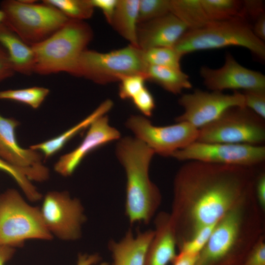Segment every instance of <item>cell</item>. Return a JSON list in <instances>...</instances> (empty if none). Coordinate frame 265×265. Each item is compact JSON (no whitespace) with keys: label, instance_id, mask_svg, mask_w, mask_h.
I'll list each match as a JSON object with an SVG mask.
<instances>
[{"label":"cell","instance_id":"1","mask_svg":"<svg viewBox=\"0 0 265 265\" xmlns=\"http://www.w3.org/2000/svg\"><path fill=\"white\" fill-rule=\"evenodd\" d=\"M253 168L187 161L174 181L169 214L179 245L254 192Z\"/></svg>","mask_w":265,"mask_h":265},{"label":"cell","instance_id":"2","mask_svg":"<svg viewBox=\"0 0 265 265\" xmlns=\"http://www.w3.org/2000/svg\"><path fill=\"white\" fill-rule=\"evenodd\" d=\"M115 154L126 175L125 215L131 225L148 224L161 200L160 191L149 176L155 153L137 138L126 136L118 140Z\"/></svg>","mask_w":265,"mask_h":265},{"label":"cell","instance_id":"3","mask_svg":"<svg viewBox=\"0 0 265 265\" xmlns=\"http://www.w3.org/2000/svg\"><path fill=\"white\" fill-rule=\"evenodd\" d=\"M254 197H246L217 222L195 265H242L260 238L259 219L248 214Z\"/></svg>","mask_w":265,"mask_h":265},{"label":"cell","instance_id":"4","mask_svg":"<svg viewBox=\"0 0 265 265\" xmlns=\"http://www.w3.org/2000/svg\"><path fill=\"white\" fill-rule=\"evenodd\" d=\"M93 36L87 23L69 19L49 37L31 46L35 56L34 73L42 75L62 72L70 74Z\"/></svg>","mask_w":265,"mask_h":265},{"label":"cell","instance_id":"5","mask_svg":"<svg viewBox=\"0 0 265 265\" xmlns=\"http://www.w3.org/2000/svg\"><path fill=\"white\" fill-rule=\"evenodd\" d=\"M238 46L249 50L260 60L265 59V44L253 33L243 18L211 22L206 26L188 30L174 47L182 56L198 51Z\"/></svg>","mask_w":265,"mask_h":265},{"label":"cell","instance_id":"6","mask_svg":"<svg viewBox=\"0 0 265 265\" xmlns=\"http://www.w3.org/2000/svg\"><path fill=\"white\" fill-rule=\"evenodd\" d=\"M53 238L40 208L28 204L15 189L0 194V245L15 248L29 239L50 240Z\"/></svg>","mask_w":265,"mask_h":265},{"label":"cell","instance_id":"7","mask_svg":"<svg viewBox=\"0 0 265 265\" xmlns=\"http://www.w3.org/2000/svg\"><path fill=\"white\" fill-rule=\"evenodd\" d=\"M147 67L142 50L130 44L108 53L86 49L79 57L70 74L105 84L120 81L129 75H145Z\"/></svg>","mask_w":265,"mask_h":265},{"label":"cell","instance_id":"8","mask_svg":"<svg viewBox=\"0 0 265 265\" xmlns=\"http://www.w3.org/2000/svg\"><path fill=\"white\" fill-rule=\"evenodd\" d=\"M35 1L5 0L0 3L4 24L30 46L49 37L69 20L55 7Z\"/></svg>","mask_w":265,"mask_h":265},{"label":"cell","instance_id":"9","mask_svg":"<svg viewBox=\"0 0 265 265\" xmlns=\"http://www.w3.org/2000/svg\"><path fill=\"white\" fill-rule=\"evenodd\" d=\"M265 141V119L245 106L231 107L199 129L197 140L254 145H262Z\"/></svg>","mask_w":265,"mask_h":265},{"label":"cell","instance_id":"10","mask_svg":"<svg viewBox=\"0 0 265 265\" xmlns=\"http://www.w3.org/2000/svg\"><path fill=\"white\" fill-rule=\"evenodd\" d=\"M180 161L254 167L265 159V147L246 144L195 141L171 156Z\"/></svg>","mask_w":265,"mask_h":265},{"label":"cell","instance_id":"11","mask_svg":"<svg viewBox=\"0 0 265 265\" xmlns=\"http://www.w3.org/2000/svg\"><path fill=\"white\" fill-rule=\"evenodd\" d=\"M126 126L155 154L164 157H171L175 152L196 141L199 135V129L188 123L156 126L146 117L138 115L129 117Z\"/></svg>","mask_w":265,"mask_h":265},{"label":"cell","instance_id":"12","mask_svg":"<svg viewBox=\"0 0 265 265\" xmlns=\"http://www.w3.org/2000/svg\"><path fill=\"white\" fill-rule=\"evenodd\" d=\"M40 210L45 225L53 237L65 241L81 238L86 220L84 207L79 199L72 198L68 192H48Z\"/></svg>","mask_w":265,"mask_h":265},{"label":"cell","instance_id":"13","mask_svg":"<svg viewBox=\"0 0 265 265\" xmlns=\"http://www.w3.org/2000/svg\"><path fill=\"white\" fill-rule=\"evenodd\" d=\"M178 103L184 112L175 121L188 123L198 129L215 120L231 107L245 106L243 95L238 91L228 94L197 89L192 93L183 94Z\"/></svg>","mask_w":265,"mask_h":265},{"label":"cell","instance_id":"14","mask_svg":"<svg viewBox=\"0 0 265 265\" xmlns=\"http://www.w3.org/2000/svg\"><path fill=\"white\" fill-rule=\"evenodd\" d=\"M18 121L0 114V157L23 173L30 181L42 182L48 180L50 171L42 162L39 152L25 149L18 144L16 129Z\"/></svg>","mask_w":265,"mask_h":265},{"label":"cell","instance_id":"15","mask_svg":"<svg viewBox=\"0 0 265 265\" xmlns=\"http://www.w3.org/2000/svg\"><path fill=\"white\" fill-rule=\"evenodd\" d=\"M200 74L204 84L211 91L265 90V75L242 66L229 53L222 67L212 69L203 66Z\"/></svg>","mask_w":265,"mask_h":265},{"label":"cell","instance_id":"16","mask_svg":"<svg viewBox=\"0 0 265 265\" xmlns=\"http://www.w3.org/2000/svg\"><path fill=\"white\" fill-rule=\"evenodd\" d=\"M120 138L119 131L109 124L107 116H102L90 124L84 138L77 147L60 157L54 164V170L64 177L70 176L90 152Z\"/></svg>","mask_w":265,"mask_h":265},{"label":"cell","instance_id":"17","mask_svg":"<svg viewBox=\"0 0 265 265\" xmlns=\"http://www.w3.org/2000/svg\"><path fill=\"white\" fill-rule=\"evenodd\" d=\"M188 30L186 26L172 13L138 24L137 39L142 50L157 47L174 48Z\"/></svg>","mask_w":265,"mask_h":265},{"label":"cell","instance_id":"18","mask_svg":"<svg viewBox=\"0 0 265 265\" xmlns=\"http://www.w3.org/2000/svg\"><path fill=\"white\" fill-rule=\"evenodd\" d=\"M154 235L148 247L144 265H167L177 254V238L169 214L161 212L155 219Z\"/></svg>","mask_w":265,"mask_h":265},{"label":"cell","instance_id":"19","mask_svg":"<svg viewBox=\"0 0 265 265\" xmlns=\"http://www.w3.org/2000/svg\"><path fill=\"white\" fill-rule=\"evenodd\" d=\"M154 235V230L138 231L134 235L129 229L119 241L111 239L108 248L111 254L112 265H144L146 252Z\"/></svg>","mask_w":265,"mask_h":265},{"label":"cell","instance_id":"20","mask_svg":"<svg viewBox=\"0 0 265 265\" xmlns=\"http://www.w3.org/2000/svg\"><path fill=\"white\" fill-rule=\"evenodd\" d=\"M0 43L7 50L15 72L27 76L34 73L35 56L31 47L4 24L0 25Z\"/></svg>","mask_w":265,"mask_h":265},{"label":"cell","instance_id":"21","mask_svg":"<svg viewBox=\"0 0 265 265\" xmlns=\"http://www.w3.org/2000/svg\"><path fill=\"white\" fill-rule=\"evenodd\" d=\"M113 106V103L111 100L104 101L88 116L70 129L53 138L32 145L30 148L42 153L46 159L52 157L61 150L74 136L88 128L95 119L106 115Z\"/></svg>","mask_w":265,"mask_h":265},{"label":"cell","instance_id":"22","mask_svg":"<svg viewBox=\"0 0 265 265\" xmlns=\"http://www.w3.org/2000/svg\"><path fill=\"white\" fill-rule=\"evenodd\" d=\"M139 3V0H118L110 24L130 45L137 48Z\"/></svg>","mask_w":265,"mask_h":265},{"label":"cell","instance_id":"23","mask_svg":"<svg viewBox=\"0 0 265 265\" xmlns=\"http://www.w3.org/2000/svg\"><path fill=\"white\" fill-rule=\"evenodd\" d=\"M145 76L147 80L157 83L174 94H181L184 89L192 87L189 76L181 69L149 65Z\"/></svg>","mask_w":265,"mask_h":265},{"label":"cell","instance_id":"24","mask_svg":"<svg viewBox=\"0 0 265 265\" xmlns=\"http://www.w3.org/2000/svg\"><path fill=\"white\" fill-rule=\"evenodd\" d=\"M170 12L177 17L188 30L203 27L211 22L201 0H170Z\"/></svg>","mask_w":265,"mask_h":265},{"label":"cell","instance_id":"25","mask_svg":"<svg viewBox=\"0 0 265 265\" xmlns=\"http://www.w3.org/2000/svg\"><path fill=\"white\" fill-rule=\"evenodd\" d=\"M205 13L211 22L240 18L242 1L237 0H201Z\"/></svg>","mask_w":265,"mask_h":265},{"label":"cell","instance_id":"26","mask_svg":"<svg viewBox=\"0 0 265 265\" xmlns=\"http://www.w3.org/2000/svg\"><path fill=\"white\" fill-rule=\"evenodd\" d=\"M49 93V89L39 86L8 89L0 91V99L22 103L34 109H37L41 105Z\"/></svg>","mask_w":265,"mask_h":265},{"label":"cell","instance_id":"27","mask_svg":"<svg viewBox=\"0 0 265 265\" xmlns=\"http://www.w3.org/2000/svg\"><path fill=\"white\" fill-rule=\"evenodd\" d=\"M142 56L147 66L181 69L180 61L183 56L174 48L157 47L142 50Z\"/></svg>","mask_w":265,"mask_h":265},{"label":"cell","instance_id":"28","mask_svg":"<svg viewBox=\"0 0 265 265\" xmlns=\"http://www.w3.org/2000/svg\"><path fill=\"white\" fill-rule=\"evenodd\" d=\"M43 2L59 10L68 18L84 21L90 18L94 8L89 0H44Z\"/></svg>","mask_w":265,"mask_h":265},{"label":"cell","instance_id":"29","mask_svg":"<svg viewBox=\"0 0 265 265\" xmlns=\"http://www.w3.org/2000/svg\"><path fill=\"white\" fill-rule=\"evenodd\" d=\"M0 170L9 175L16 181L29 200L35 202L42 198V194L31 181L20 171L6 162L0 157Z\"/></svg>","mask_w":265,"mask_h":265},{"label":"cell","instance_id":"30","mask_svg":"<svg viewBox=\"0 0 265 265\" xmlns=\"http://www.w3.org/2000/svg\"><path fill=\"white\" fill-rule=\"evenodd\" d=\"M170 6V0H139L138 24L169 13Z\"/></svg>","mask_w":265,"mask_h":265},{"label":"cell","instance_id":"31","mask_svg":"<svg viewBox=\"0 0 265 265\" xmlns=\"http://www.w3.org/2000/svg\"><path fill=\"white\" fill-rule=\"evenodd\" d=\"M216 223L204 226L197 230L189 239L178 246L180 252L199 254L207 244Z\"/></svg>","mask_w":265,"mask_h":265},{"label":"cell","instance_id":"32","mask_svg":"<svg viewBox=\"0 0 265 265\" xmlns=\"http://www.w3.org/2000/svg\"><path fill=\"white\" fill-rule=\"evenodd\" d=\"M147 80L145 75H131L123 77L120 81L119 95L122 99H132L144 87Z\"/></svg>","mask_w":265,"mask_h":265},{"label":"cell","instance_id":"33","mask_svg":"<svg viewBox=\"0 0 265 265\" xmlns=\"http://www.w3.org/2000/svg\"><path fill=\"white\" fill-rule=\"evenodd\" d=\"M245 106L265 119V90H246L242 92Z\"/></svg>","mask_w":265,"mask_h":265},{"label":"cell","instance_id":"34","mask_svg":"<svg viewBox=\"0 0 265 265\" xmlns=\"http://www.w3.org/2000/svg\"><path fill=\"white\" fill-rule=\"evenodd\" d=\"M131 100L135 107L143 116H152L156 106L155 102L152 94L146 86Z\"/></svg>","mask_w":265,"mask_h":265},{"label":"cell","instance_id":"35","mask_svg":"<svg viewBox=\"0 0 265 265\" xmlns=\"http://www.w3.org/2000/svg\"><path fill=\"white\" fill-rule=\"evenodd\" d=\"M265 14L264 2L260 0H245L242 1L240 18L249 22V20L255 21Z\"/></svg>","mask_w":265,"mask_h":265},{"label":"cell","instance_id":"36","mask_svg":"<svg viewBox=\"0 0 265 265\" xmlns=\"http://www.w3.org/2000/svg\"><path fill=\"white\" fill-rule=\"evenodd\" d=\"M242 265H265V243L263 237L254 244Z\"/></svg>","mask_w":265,"mask_h":265},{"label":"cell","instance_id":"37","mask_svg":"<svg viewBox=\"0 0 265 265\" xmlns=\"http://www.w3.org/2000/svg\"><path fill=\"white\" fill-rule=\"evenodd\" d=\"M94 8L100 9L107 22L110 24L115 10L118 2V0H89Z\"/></svg>","mask_w":265,"mask_h":265},{"label":"cell","instance_id":"38","mask_svg":"<svg viewBox=\"0 0 265 265\" xmlns=\"http://www.w3.org/2000/svg\"><path fill=\"white\" fill-rule=\"evenodd\" d=\"M256 201L262 210L265 207V174L262 173L256 178L254 186Z\"/></svg>","mask_w":265,"mask_h":265},{"label":"cell","instance_id":"39","mask_svg":"<svg viewBox=\"0 0 265 265\" xmlns=\"http://www.w3.org/2000/svg\"><path fill=\"white\" fill-rule=\"evenodd\" d=\"M15 73L7 53L0 48V82L12 77Z\"/></svg>","mask_w":265,"mask_h":265},{"label":"cell","instance_id":"40","mask_svg":"<svg viewBox=\"0 0 265 265\" xmlns=\"http://www.w3.org/2000/svg\"><path fill=\"white\" fill-rule=\"evenodd\" d=\"M101 257L98 253H80L78 256L76 265H110L107 262H101Z\"/></svg>","mask_w":265,"mask_h":265},{"label":"cell","instance_id":"41","mask_svg":"<svg viewBox=\"0 0 265 265\" xmlns=\"http://www.w3.org/2000/svg\"><path fill=\"white\" fill-rule=\"evenodd\" d=\"M254 35L263 42L265 41V13L257 18L251 26Z\"/></svg>","mask_w":265,"mask_h":265},{"label":"cell","instance_id":"42","mask_svg":"<svg viewBox=\"0 0 265 265\" xmlns=\"http://www.w3.org/2000/svg\"><path fill=\"white\" fill-rule=\"evenodd\" d=\"M198 255H192L179 252L173 265H195L198 259Z\"/></svg>","mask_w":265,"mask_h":265},{"label":"cell","instance_id":"43","mask_svg":"<svg viewBox=\"0 0 265 265\" xmlns=\"http://www.w3.org/2000/svg\"><path fill=\"white\" fill-rule=\"evenodd\" d=\"M15 248L0 245V265H5L13 257Z\"/></svg>","mask_w":265,"mask_h":265},{"label":"cell","instance_id":"44","mask_svg":"<svg viewBox=\"0 0 265 265\" xmlns=\"http://www.w3.org/2000/svg\"><path fill=\"white\" fill-rule=\"evenodd\" d=\"M5 21V15L4 12L0 9V25L4 24Z\"/></svg>","mask_w":265,"mask_h":265}]
</instances>
